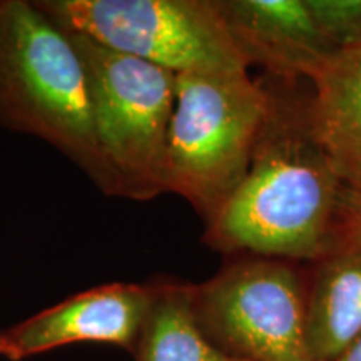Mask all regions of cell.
Returning <instances> with one entry per match:
<instances>
[{
	"label": "cell",
	"mask_w": 361,
	"mask_h": 361,
	"mask_svg": "<svg viewBox=\"0 0 361 361\" xmlns=\"http://www.w3.org/2000/svg\"><path fill=\"white\" fill-rule=\"evenodd\" d=\"M154 300L135 345L137 361H238L229 358L202 331L192 286H154Z\"/></svg>",
	"instance_id": "8fae6325"
},
{
	"label": "cell",
	"mask_w": 361,
	"mask_h": 361,
	"mask_svg": "<svg viewBox=\"0 0 361 361\" xmlns=\"http://www.w3.org/2000/svg\"><path fill=\"white\" fill-rule=\"evenodd\" d=\"M343 241H361V189H346L341 209Z\"/></svg>",
	"instance_id": "4fadbf2b"
},
{
	"label": "cell",
	"mask_w": 361,
	"mask_h": 361,
	"mask_svg": "<svg viewBox=\"0 0 361 361\" xmlns=\"http://www.w3.org/2000/svg\"><path fill=\"white\" fill-rule=\"evenodd\" d=\"M71 35L87 72L99 149L121 196L147 201L168 192L166 151L176 74L87 35Z\"/></svg>",
	"instance_id": "277c9868"
},
{
	"label": "cell",
	"mask_w": 361,
	"mask_h": 361,
	"mask_svg": "<svg viewBox=\"0 0 361 361\" xmlns=\"http://www.w3.org/2000/svg\"><path fill=\"white\" fill-rule=\"evenodd\" d=\"M335 51L361 42V0H306Z\"/></svg>",
	"instance_id": "7c38bea8"
},
{
	"label": "cell",
	"mask_w": 361,
	"mask_h": 361,
	"mask_svg": "<svg viewBox=\"0 0 361 361\" xmlns=\"http://www.w3.org/2000/svg\"><path fill=\"white\" fill-rule=\"evenodd\" d=\"M345 183L311 134L305 106L271 92V111L246 178L206 224L223 252L322 259L343 243Z\"/></svg>",
	"instance_id": "6da1fadb"
},
{
	"label": "cell",
	"mask_w": 361,
	"mask_h": 361,
	"mask_svg": "<svg viewBox=\"0 0 361 361\" xmlns=\"http://www.w3.org/2000/svg\"><path fill=\"white\" fill-rule=\"evenodd\" d=\"M247 66L281 79H311L336 51L306 0H218Z\"/></svg>",
	"instance_id": "ba28073f"
},
{
	"label": "cell",
	"mask_w": 361,
	"mask_h": 361,
	"mask_svg": "<svg viewBox=\"0 0 361 361\" xmlns=\"http://www.w3.org/2000/svg\"><path fill=\"white\" fill-rule=\"evenodd\" d=\"M310 82L311 134L345 186L361 189V42L331 54Z\"/></svg>",
	"instance_id": "9c48e42d"
},
{
	"label": "cell",
	"mask_w": 361,
	"mask_h": 361,
	"mask_svg": "<svg viewBox=\"0 0 361 361\" xmlns=\"http://www.w3.org/2000/svg\"><path fill=\"white\" fill-rule=\"evenodd\" d=\"M333 361H361V336Z\"/></svg>",
	"instance_id": "5bb4252c"
},
{
	"label": "cell",
	"mask_w": 361,
	"mask_h": 361,
	"mask_svg": "<svg viewBox=\"0 0 361 361\" xmlns=\"http://www.w3.org/2000/svg\"><path fill=\"white\" fill-rule=\"evenodd\" d=\"M361 336V241H343L318 259L306 295L313 361H333Z\"/></svg>",
	"instance_id": "30bf717a"
},
{
	"label": "cell",
	"mask_w": 361,
	"mask_h": 361,
	"mask_svg": "<svg viewBox=\"0 0 361 361\" xmlns=\"http://www.w3.org/2000/svg\"><path fill=\"white\" fill-rule=\"evenodd\" d=\"M271 111V90L250 74H176L166 189L206 224L250 171Z\"/></svg>",
	"instance_id": "3957f363"
},
{
	"label": "cell",
	"mask_w": 361,
	"mask_h": 361,
	"mask_svg": "<svg viewBox=\"0 0 361 361\" xmlns=\"http://www.w3.org/2000/svg\"><path fill=\"white\" fill-rule=\"evenodd\" d=\"M202 331L238 361H313L300 273L276 258L234 263L192 286Z\"/></svg>",
	"instance_id": "8992f818"
},
{
	"label": "cell",
	"mask_w": 361,
	"mask_h": 361,
	"mask_svg": "<svg viewBox=\"0 0 361 361\" xmlns=\"http://www.w3.org/2000/svg\"><path fill=\"white\" fill-rule=\"evenodd\" d=\"M39 8L72 34L174 74H245L218 0H42Z\"/></svg>",
	"instance_id": "5b68a950"
},
{
	"label": "cell",
	"mask_w": 361,
	"mask_h": 361,
	"mask_svg": "<svg viewBox=\"0 0 361 361\" xmlns=\"http://www.w3.org/2000/svg\"><path fill=\"white\" fill-rule=\"evenodd\" d=\"M0 126L49 142L106 196H121L99 149L82 56L35 2L0 0Z\"/></svg>",
	"instance_id": "7a4b0ae2"
},
{
	"label": "cell",
	"mask_w": 361,
	"mask_h": 361,
	"mask_svg": "<svg viewBox=\"0 0 361 361\" xmlns=\"http://www.w3.org/2000/svg\"><path fill=\"white\" fill-rule=\"evenodd\" d=\"M154 286L111 283L74 295L6 329L13 361L72 343H109L135 351Z\"/></svg>",
	"instance_id": "52a82bcc"
},
{
	"label": "cell",
	"mask_w": 361,
	"mask_h": 361,
	"mask_svg": "<svg viewBox=\"0 0 361 361\" xmlns=\"http://www.w3.org/2000/svg\"><path fill=\"white\" fill-rule=\"evenodd\" d=\"M0 356H4V358L13 361L12 348H11V345H8L6 333H4V331H0Z\"/></svg>",
	"instance_id": "9a60e30c"
}]
</instances>
